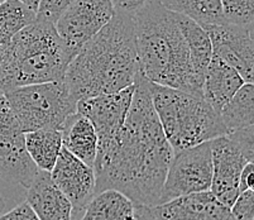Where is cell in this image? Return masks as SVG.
I'll list each match as a JSON object with an SVG mask.
<instances>
[{"mask_svg":"<svg viewBox=\"0 0 254 220\" xmlns=\"http://www.w3.org/2000/svg\"><path fill=\"white\" fill-rule=\"evenodd\" d=\"M212 158L210 142L173 152L163 182L159 203L210 190Z\"/></svg>","mask_w":254,"mask_h":220,"instance_id":"52a82bcc","label":"cell"},{"mask_svg":"<svg viewBox=\"0 0 254 220\" xmlns=\"http://www.w3.org/2000/svg\"><path fill=\"white\" fill-rule=\"evenodd\" d=\"M38 171L25 148L24 133L0 90V178L27 189Z\"/></svg>","mask_w":254,"mask_h":220,"instance_id":"ba28073f","label":"cell"},{"mask_svg":"<svg viewBox=\"0 0 254 220\" xmlns=\"http://www.w3.org/2000/svg\"><path fill=\"white\" fill-rule=\"evenodd\" d=\"M5 48L4 46L0 45V75H1V66H3V60H4V53H5Z\"/></svg>","mask_w":254,"mask_h":220,"instance_id":"836d02e7","label":"cell"},{"mask_svg":"<svg viewBox=\"0 0 254 220\" xmlns=\"http://www.w3.org/2000/svg\"><path fill=\"white\" fill-rule=\"evenodd\" d=\"M6 212V204H5V200H4V198L1 196V194H0V215L3 214V213Z\"/></svg>","mask_w":254,"mask_h":220,"instance_id":"d6a6232c","label":"cell"},{"mask_svg":"<svg viewBox=\"0 0 254 220\" xmlns=\"http://www.w3.org/2000/svg\"><path fill=\"white\" fill-rule=\"evenodd\" d=\"M166 9L191 18L198 24L224 22L220 0H158Z\"/></svg>","mask_w":254,"mask_h":220,"instance_id":"7402d4cb","label":"cell"},{"mask_svg":"<svg viewBox=\"0 0 254 220\" xmlns=\"http://www.w3.org/2000/svg\"><path fill=\"white\" fill-rule=\"evenodd\" d=\"M24 142L27 152L38 170L51 172L62 149L61 131L39 129L27 132Z\"/></svg>","mask_w":254,"mask_h":220,"instance_id":"ffe728a7","label":"cell"},{"mask_svg":"<svg viewBox=\"0 0 254 220\" xmlns=\"http://www.w3.org/2000/svg\"><path fill=\"white\" fill-rule=\"evenodd\" d=\"M25 201L39 220H72V205L53 182L48 171L37 172L27 187Z\"/></svg>","mask_w":254,"mask_h":220,"instance_id":"9a60e30c","label":"cell"},{"mask_svg":"<svg viewBox=\"0 0 254 220\" xmlns=\"http://www.w3.org/2000/svg\"><path fill=\"white\" fill-rule=\"evenodd\" d=\"M37 18L36 11L20 0H5L0 3V45L8 47L10 39L20 29Z\"/></svg>","mask_w":254,"mask_h":220,"instance_id":"603a6c76","label":"cell"},{"mask_svg":"<svg viewBox=\"0 0 254 220\" xmlns=\"http://www.w3.org/2000/svg\"><path fill=\"white\" fill-rule=\"evenodd\" d=\"M253 177H254V164L253 162H248L243 167L239 176V192L246 190L253 189Z\"/></svg>","mask_w":254,"mask_h":220,"instance_id":"f546056e","label":"cell"},{"mask_svg":"<svg viewBox=\"0 0 254 220\" xmlns=\"http://www.w3.org/2000/svg\"><path fill=\"white\" fill-rule=\"evenodd\" d=\"M50 173L56 186L70 200L72 210L76 213L84 212L85 206L95 195L96 178L94 168L62 146L59 158Z\"/></svg>","mask_w":254,"mask_h":220,"instance_id":"4fadbf2b","label":"cell"},{"mask_svg":"<svg viewBox=\"0 0 254 220\" xmlns=\"http://www.w3.org/2000/svg\"><path fill=\"white\" fill-rule=\"evenodd\" d=\"M152 103L173 152L225 136L220 115L202 96L148 81Z\"/></svg>","mask_w":254,"mask_h":220,"instance_id":"5b68a950","label":"cell"},{"mask_svg":"<svg viewBox=\"0 0 254 220\" xmlns=\"http://www.w3.org/2000/svg\"><path fill=\"white\" fill-rule=\"evenodd\" d=\"M75 55L55 24L36 18L14 34L5 48L0 90L64 80Z\"/></svg>","mask_w":254,"mask_h":220,"instance_id":"277c9868","label":"cell"},{"mask_svg":"<svg viewBox=\"0 0 254 220\" xmlns=\"http://www.w3.org/2000/svg\"><path fill=\"white\" fill-rule=\"evenodd\" d=\"M131 19L140 73L154 84L202 96L204 81L193 71L190 50L172 11L151 0Z\"/></svg>","mask_w":254,"mask_h":220,"instance_id":"3957f363","label":"cell"},{"mask_svg":"<svg viewBox=\"0 0 254 220\" xmlns=\"http://www.w3.org/2000/svg\"><path fill=\"white\" fill-rule=\"evenodd\" d=\"M234 220H254V192L253 189L240 192L230 208Z\"/></svg>","mask_w":254,"mask_h":220,"instance_id":"484cf974","label":"cell"},{"mask_svg":"<svg viewBox=\"0 0 254 220\" xmlns=\"http://www.w3.org/2000/svg\"><path fill=\"white\" fill-rule=\"evenodd\" d=\"M137 206L134 203L114 189L96 192L85 206L80 220H134Z\"/></svg>","mask_w":254,"mask_h":220,"instance_id":"ac0fdd59","label":"cell"},{"mask_svg":"<svg viewBox=\"0 0 254 220\" xmlns=\"http://www.w3.org/2000/svg\"><path fill=\"white\" fill-rule=\"evenodd\" d=\"M138 73L133 19L114 11L109 23L78 50L64 80L78 101L126 89Z\"/></svg>","mask_w":254,"mask_h":220,"instance_id":"7a4b0ae2","label":"cell"},{"mask_svg":"<svg viewBox=\"0 0 254 220\" xmlns=\"http://www.w3.org/2000/svg\"><path fill=\"white\" fill-rule=\"evenodd\" d=\"M22 3H24L25 5L29 6L32 10L36 11L37 8H38V4H39V0H20Z\"/></svg>","mask_w":254,"mask_h":220,"instance_id":"1f68e13d","label":"cell"},{"mask_svg":"<svg viewBox=\"0 0 254 220\" xmlns=\"http://www.w3.org/2000/svg\"><path fill=\"white\" fill-rule=\"evenodd\" d=\"M113 15L114 8L110 0H75L59 18L55 27L62 41L77 53L109 23Z\"/></svg>","mask_w":254,"mask_h":220,"instance_id":"9c48e42d","label":"cell"},{"mask_svg":"<svg viewBox=\"0 0 254 220\" xmlns=\"http://www.w3.org/2000/svg\"><path fill=\"white\" fill-rule=\"evenodd\" d=\"M62 146L68 152L94 167L98 149V136L91 120L81 113L75 112L64 120L61 128Z\"/></svg>","mask_w":254,"mask_h":220,"instance_id":"e0dca14e","label":"cell"},{"mask_svg":"<svg viewBox=\"0 0 254 220\" xmlns=\"http://www.w3.org/2000/svg\"><path fill=\"white\" fill-rule=\"evenodd\" d=\"M173 17L176 19L189 46L193 71L198 78L204 81L205 73L212 57V47L209 34L201 24H198L197 22L186 15L173 13Z\"/></svg>","mask_w":254,"mask_h":220,"instance_id":"d6986e66","label":"cell"},{"mask_svg":"<svg viewBox=\"0 0 254 220\" xmlns=\"http://www.w3.org/2000/svg\"><path fill=\"white\" fill-rule=\"evenodd\" d=\"M115 13L133 17L135 13L144 8L151 0H110Z\"/></svg>","mask_w":254,"mask_h":220,"instance_id":"83f0119b","label":"cell"},{"mask_svg":"<svg viewBox=\"0 0 254 220\" xmlns=\"http://www.w3.org/2000/svg\"><path fill=\"white\" fill-rule=\"evenodd\" d=\"M212 158V180L210 191L219 201L232 208L239 195V176L249 161L243 150L229 136L210 141Z\"/></svg>","mask_w":254,"mask_h":220,"instance_id":"8fae6325","label":"cell"},{"mask_svg":"<svg viewBox=\"0 0 254 220\" xmlns=\"http://www.w3.org/2000/svg\"><path fill=\"white\" fill-rule=\"evenodd\" d=\"M0 220H39L27 201L0 215Z\"/></svg>","mask_w":254,"mask_h":220,"instance_id":"f1b7e54d","label":"cell"},{"mask_svg":"<svg viewBox=\"0 0 254 220\" xmlns=\"http://www.w3.org/2000/svg\"><path fill=\"white\" fill-rule=\"evenodd\" d=\"M157 220H229L230 208L210 190L179 196L166 203L148 206Z\"/></svg>","mask_w":254,"mask_h":220,"instance_id":"5bb4252c","label":"cell"},{"mask_svg":"<svg viewBox=\"0 0 254 220\" xmlns=\"http://www.w3.org/2000/svg\"><path fill=\"white\" fill-rule=\"evenodd\" d=\"M73 1L75 0H39L36 10L37 18L56 24L59 18Z\"/></svg>","mask_w":254,"mask_h":220,"instance_id":"d4e9b609","label":"cell"},{"mask_svg":"<svg viewBox=\"0 0 254 220\" xmlns=\"http://www.w3.org/2000/svg\"><path fill=\"white\" fill-rule=\"evenodd\" d=\"M226 136H229L235 143L240 147V149L243 150L244 156L253 162L254 158V126L246 127L239 131L232 132L228 133Z\"/></svg>","mask_w":254,"mask_h":220,"instance_id":"4316f807","label":"cell"},{"mask_svg":"<svg viewBox=\"0 0 254 220\" xmlns=\"http://www.w3.org/2000/svg\"><path fill=\"white\" fill-rule=\"evenodd\" d=\"M134 220H157L149 212L148 206H137V215Z\"/></svg>","mask_w":254,"mask_h":220,"instance_id":"4dcf8cb0","label":"cell"},{"mask_svg":"<svg viewBox=\"0 0 254 220\" xmlns=\"http://www.w3.org/2000/svg\"><path fill=\"white\" fill-rule=\"evenodd\" d=\"M202 27L211 41L212 55L234 67L246 82L253 84V27H242L225 20Z\"/></svg>","mask_w":254,"mask_h":220,"instance_id":"30bf717a","label":"cell"},{"mask_svg":"<svg viewBox=\"0 0 254 220\" xmlns=\"http://www.w3.org/2000/svg\"><path fill=\"white\" fill-rule=\"evenodd\" d=\"M23 133L39 129L61 131L64 120L76 112L77 100L64 80L1 90Z\"/></svg>","mask_w":254,"mask_h":220,"instance_id":"8992f818","label":"cell"},{"mask_svg":"<svg viewBox=\"0 0 254 220\" xmlns=\"http://www.w3.org/2000/svg\"><path fill=\"white\" fill-rule=\"evenodd\" d=\"M0 181H3V180H1V178H0Z\"/></svg>","mask_w":254,"mask_h":220,"instance_id":"d590c367","label":"cell"},{"mask_svg":"<svg viewBox=\"0 0 254 220\" xmlns=\"http://www.w3.org/2000/svg\"><path fill=\"white\" fill-rule=\"evenodd\" d=\"M135 85L117 92L81 99L76 104V112L91 120L98 136V145L113 140L123 127L130 108Z\"/></svg>","mask_w":254,"mask_h":220,"instance_id":"7c38bea8","label":"cell"},{"mask_svg":"<svg viewBox=\"0 0 254 220\" xmlns=\"http://www.w3.org/2000/svg\"><path fill=\"white\" fill-rule=\"evenodd\" d=\"M225 22L242 27H253L254 0H220Z\"/></svg>","mask_w":254,"mask_h":220,"instance_id":"cb8c5ba5","label":"cell"},{"mask_svg":"<svg viewBox=\"0 0 254 220\" xmlns=\"http://www.w3.org/2000/svg\"><path fill=\"white\" fill-rule=\"evenodd\" d=\"M226 134L254 126V87L246 82L219 112Z\"/></svg>","mask_w":254,"mask_h":220,"instance_id":"44dd1931","label":"cell"},{"mask_svg":"<svg viewBox=\"0 0 254 220\" xmlns=\"http://www.w3.org/2000/svg\"><path fill=\"white\" fill-rule=\"evenodd\" d=\"M244 84L234 67L212 55L202 82V98L219 113Z\"/></svg>","mask_w":254,"mask_h":220,"instance_id":"2e32d148","label":"cell"},{"mask_svg":"<svg viewBox=\"0 0 254 220\" xmlns=\"http://www.w3.org/2000/svg\"><path fill=\"white\" fill-rule=\"evenodd\" d=\"M134 94L119 133L98 145L95 194L114 189L135 206L158 205L173 148L152 103L148 80L138 73Z\"/></svg>","mask_w":254,"mask_h":220,"instance_id":"6da1fadb","label":"cell"},{"mask_svg":"<svg viewBox=\"0 0 254 220\" xmlns=\"http://www.w3.org/2000/svg\"><path fill=\"white\" fill-rule=\"evenodd\" d=\"M1 1H5V0H0V3H1Z\"/></svg>","mask_w":254,"mask_h":220,"instance_id":"e575fe53","label":"cell"}]
</instances>
